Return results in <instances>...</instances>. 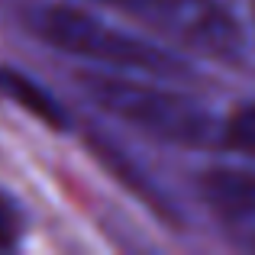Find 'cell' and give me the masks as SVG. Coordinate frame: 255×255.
Masks as SVG:
<instances>
[{"label":"cell","mask_w":255,"mask_h":255,"mask_svg":"<svg viewBox=\"0 0 255 255\" xmlns=\"http://www.w3.org/2000/svg\"><path fill=\"white\" fill-rule=\"evenodd\" d=\"M81 87L91 100L110 117L136 126L139 132L174 145H213L223 142V123L210 117V110L184 94L165 91L155 84L129 81L113 75H87Z\"/></svg>","instance_id":"cell-1"},{"label":"cell","mask_w":255,"mask_h":255,"mask_svg":"<svg viewBox=\"0 0 255 255\" xmlns=\"http://www.w3.org/2000/svg\"><path fill=\"white\" fill-rule=\"evenodd\" d=\"M32 29L39 32V39L55 45L58 52L107 65V68L142 71V75L152 78H178L187 71V65L181 58H174L123 29L100 23L97 16L78 10V6H62V3L39 6L36 16H32Z\"/></svg>","instance_id":"cell-2"},{"label":"cell","mask_w":255,"mask_h":255,"mask_svg":"<svg viewBox=\"0 0 255 255\" xmlns=\"http://www.w3.org/2000/svg\"><path fill=\"white\" fill-rule=\"evenodd\" d=\"M145 19L152 29L213 62H239L246 39L239 23L217 0H100Z\"/></svg>","instance_id":"cell-3"},{"label":"cell","mask_w":255,"mask_h":255,"mask_svg":"<svg viewBox=\"0 0 255 255\" xmlns=\"http://www.w3.org/2000/svg\"><path fill=\"white\" fill-rule=\"evenodd\" d=\"M200 197L223 233L255 249V174L239 168H210L200 178Z\"/></svg>","instance_id":"cell-4"},{"label":"cell","mask_w":255,"mask_h":255,"mask_svg":"<svg viewBox=\"0 0 255 255\" xmlns=\"http://www.w3.org/2000/svg\"><path fill=\"white\" fill-rule=\"evenodd\" d=\"M0 91H3L10 100H16L23 110H29L32 117L45 120L49 126H55V129L65 126L62 107H58L36 81H29L26 75H19V71H13V68H0Z\"/></svg>","instance_id":"cell-5"},{"label":"cell","mask_w":255,"mask_h":255,"mask_svg":"<svg viewBox=\"0 0 255 255\" xmlns=\"http://www.w3.org/2000/svg\"><path fill=\"white\" fill-rule=\"evenodd\" d=\"M220 145H226L233 152H243V155H255V104L239 107L223 123V142Z\"/></svg>","instance_id":"cell-6"},{"label":"cell","mask_w":255,"mask_h":255,"mask_svg":"<svg viewBox=\"0 0 255 255\" xmlns=\"http://www.w3.org/2000/svg\"><path fill=\"white\" fill-rule=\"evenodd\" d=\"M19 236H23V213L13 197L0 194V249L13 246Z\"/></svg>","instance_id":"cell-7"}]
</instances>
